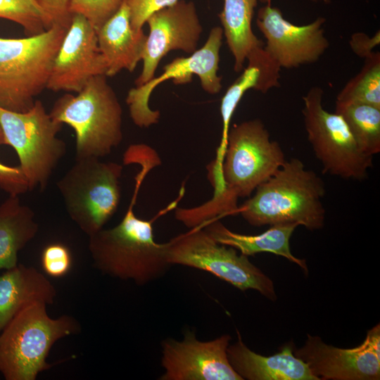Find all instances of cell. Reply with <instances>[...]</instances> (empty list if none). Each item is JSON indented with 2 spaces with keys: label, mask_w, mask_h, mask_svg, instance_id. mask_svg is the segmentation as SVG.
I'll return each mask as SVG.
<instances>
[{
  "label": "cell",
  "mask_w": 380,
  "mask_h": 380,
  "mask_svg": "<svg viewBox=\"0 0 380 380\" xmlns=\"http://www.w3.org/2000/svg\"><path fill=\"white\" fill-rule=\"evenodd\" d=\"M0 18L22 26L27 36L44 32L56 24L49 0H0Z\"/></svg>",
  "instance_id": "d4e9b609"
},
{
  "label": "cell",
  "mask_w": 380,
  "mask_h": 380,
  "mask_svg": "<svg viewBox=\"0 0 380 380\" xmlns=\"http://www.w3.org/2000/svg\"><path fill=\"white\" fill-rule=\"evenodd\" d=\"M146 23L149 32L141 59L142 70L134 82L136 87L155 77L160 61L170 51L181 50L190 55L195 52L203 32L194 3L184 0L154 13Z\"/></svg>",
  "instance_id": "9a60e30c"
},
{
  "label": "cell",
  "mask_w": 380,
  "mask_h": 380,
  "mask_svg": "<svg viewBox=\"0 0 380 380\" xmlns=\"http://www.w3.org/2000/svg\"><path fill=\"white\" fill-rule=\"evenodd\" d=\"M336 103H357L380 108V53L365 58L360 72L341 89Z\"/></svg>",
  "instance_id": "484cf974"
},
{
  "label": "cell",
  "mask_w": 380,
  "mask_h": 380,
  "mask_svg": "<svg viewBox=\"0 0 380 380\" xmlns=\"http://www.w3.org/2000/svg\"><path fill=\"white\" fill-rule=\"evenodd\" d=\"M68 27L55 24L23 38L0 37V108L25 112L46 89L53 59Z\"/></svg>",
  "instance_id": "8992f818"
},
{
  "label": "cell",
  "mask_w": 380,
  "mask_h": 380,
  "mask_svg": "<svg viewBox=\"0 0 380 380\" xmlns=\"http://www.w3.org/2000/svg\"><path fill=\"white\" fill-rule=\"evenodd\" d=\"M41 263L47 275L55 278L62 277L71 269L72 254L65 245L61 243H51L43 249Z\"/></svg>",
  "instance_id": "83f0119b"
},
{
  "label": "cell",
  "mask_w": 380,
  "mask_h": 380,
  "mask_svg": "<svg viewBox=\"0 0 380 380\" xmlns=\"http://www.w3.org/2000/svg\"><path fill=\"white\" fill-rule=\"evenodd\" d=\"M341 115L361 150L374 157L380 152V108L363 103H336Z\"/></svg>",
  "instance_id": "cb8c5ba5"
},
{
  "label": "cell",
  "mask_w": 380,
  "mask_h": 380,
  "mask_svg": "<svg viewBox=\"0 0 380 380\" xmlns=\"http://www.w3.org/2000/svg\"><path fill=\"white\" fill-rule=\"evenodd\" d=\"M305 344L293 354L303 361L318 380H379L380 379V324L369 329L362 343L353 348L325 343L307 334Z\"/></svg>",
  "instance_id": "7c38bea8"
},
{
  "label": "cell",
  "mask_w": 380,
  "mask_h": 380,
  "mask_svg": "<svg viewBox=\"0 0 380 380\" xmlns=\"http://www.w3.org/2000/svg\"><path fill=\"white\" fill-rule=\"evenodd\" d=\"M96 34L99 48L106 62L107 77H113L122 70H134L142 59L147 35L142 29L132 28L125 1Z\"/></svg>",
  "instance_id": "d6986e66"
},
{
  "label": "cell",
  "mask_w": 380,
  "mask_h": 380,
  "mask_svg": "<svg viewBox=\"0 0 380 380\" xmlns=\"http://www.w3.org/2000/svg\"><path fill=\"white\" fill-rule=\"evenodd\" d=\"M106 73L96 30L84 16L72 14L53 59L46 89L77 93L91 78Z\"/></svg>",
  "instance_id": "2e32d148"
},
{
  "label": "cell",
  "mask_w": 380,
  "mask_h": 380,
  "mask_svg": "<svg viewBox=\"0 0 380 380\" xmlns=\"http://www.w3.org/2000/svg\"><path fill=\"white\" fill-rule=\"evenodd\" d=\"M311 1L314 2H322L324 4H327L329 2V0H311Z\"/></svg>",
  "instance_id": "836d02e7"
},
{
  "label": "cell",
  "mask_w": 380,
  "mask_h": 380,
  "mask_svg": "<svg viewBox=\"0 0 380 380\" xmlns=\"http://www.w3.org/2000/svg\"><path fill=\"white\" fill-rule=\"evenodd\" d=\"M179 0H125L130 15V23L135 30H141L154 13L174 5Z\"/></svg>",
  "instance_id": "f1b7e54d"
},
{
  "label": "cell",
  "mask_w": 380,
  "mask_h": 380,
  "mask_svg": "<svg viewBox=\"0 0 380 380\" xmlns=\"http://www.w3.org/2000/svg\"><path fill=\"white\" fill-rule=\"evenodd\" d=\"M236 334L237 341L229 345L227 356L243 380H318L308 365L293 354V343L284 345L272 355L264 356L251 350L239 331Z\"/></svg>",
  "instance_id": "e0dca14e"
},
{
  "label": "cell",
  "mask_w": 380,
  "mask_h": 380,
  "mask_svg": "<svg viewBox=\"0 0 380 380\" xmlns=\"http://www.w3.org/2000/svg\"><path fill=\"white\" fill-rule=\"evenodd\" d=\"M379 44L380 32L379 30L372 37L364 32H355L349 41V45L353 53L362 58L369 57L374 52V48Z\"/></svg>",
  "instance_id": "4dcf8cb0"
},
{
  "label": "cell",
  "mask_w": 380,
  "mask_h": 380,
  "mask_svg": "<svg viewBox=\"0 0 380 380\" xmlns=\"http://www.w3.org/2000/svg\"><path fill=\"white\" fill-rule=\"evenodd\" d=\"M229 334L213 340L199 341L193 331H185L177 341L166 338L161 343L160 380H243L229 363Z\"/></svg>",
  "instance_id": "4fadbf2b"
},
{
  "label": "cell",
  "mask_w": 380,
  "mask_h": 380,
  "mask_svg": "<svg viewBox=\"0 0 380 380\" xmlns=\"http://www.w3.org/2000/svg\"><path fill=\"white\" fill-rule=\"evenodd\" d=\"M46 304L33 302L0 332V373L6 380H35L53 365L46 360L54 343L81 330L72 316L51 318Z\"/></svg>",
  "instance_id": "5b68a950"
},
{
  "label": "cell",
  "mask_w": 380,
  "mask_h": 380,
  "mask_svg": "<svg viewBox=\"0 0 380 380\" xmlns=\"http://www.w3.org/2000/svg\"><path fill=\"white\" fill-rule=\"evenodd\" d=\"M39 226L34 211L18 195L0 205V270L18 265V253L37 235Z\"/></svg>",
  "instance_id": "603a6c76"
},
{
  "label": "cell",
  "mask_w": 380,
  "mask_h": 380,
  "mask_svg": "<svg viewBox=\"0 0 380 380\" xmlns=\"http://www.w3.org/2000/svg\"><path fill=\"white\" fill-rule=\"evenodd\" d=\"M0 125L6 145L18 155L30 191L36 186L45 189L66 153L65 143L57 137L63 124L53 120L43 103L36 100L25 112L0 108Z\"/></svg>",
  "instance_id": "ba28073f"
},
{
  "label": "cell",
  "mask_w": 380,
  "mask_h": 380,
  "mask_svg": "<svg viewBox=\"0 0 380 380\" xmlns=\"http://www.w3.org/2000/svg\"><path fill=\"white\" fill-rule=\"evenodd\" d=\"M218 243L232 247L246 256L271 253L285 258L308 272L305 260L294 256L290 249V239L298 227L296 224H277L257 235H246L227 228L219 219L201 226Z\"/></svg>",
  "instance_id": "44dd1931"
},
{
  "label": "cell",
  "mask_w": 380,
  "mask_h": 380,
  "mask_svg": "<svg viewBox=\"0 0 380 380\" xmlns=\"http://www.w3.org/2000/svg\"><path fill=\"white\" fill-rule=\"evenodd\" d=\"M134 163L141 169L136 175L134 192L122 219L115 227L99 230L89 236V251L95 268L104 274L145 285L163 277L171 266L165 243L154 240L153 220L134 213L138 194L148 173L160 165L151 153L138 155Z\"/></svg>",
  "instance_id": "7a4b0ae2"
},
{
  "label": "cell",
  "mask_w": 380,
  "mask_h": 380,
  "mask_svg": "<svg viewBox=\"0 0 380 380\" xmlns=\"http://www.w3.org/2000/svg\"><path fill=\"white\" fill-rule=\"evenodd\" d=\"M319 17L307 25H296L286 20L271 4L258 11L256 25L266 39L265 51L281 68H298L317 61L329 46Z\"/></svg>",
  "instance_id": "5bb4252c"
},
{
  "label": "cell",
  "mask_w": 380,
  "mask_h": 380,
  "mask_svg": "<svg viewBox=\"0 0 380 380\" xmlns=\"http://www.w3.org/2000/svg\"><path fill=\"white\" fill-rule=\"evenodd\" d=\"M1 145H6V143H5L4 132H3L1 126L0 125V146Z\"/></svg>",
  "instance_id": "d6a6232c"
},
{
  "label": "cell",
  "mask_w": 380,
  "mask_h": 380,
  "mask_svg": "<svg viewBox=\"0 0 380 380\" xmlns=\"http://www.w3.org/2000/svg\"><path fill=\"white\" fill-rule=\"evenodd\" d=\"M272 0H224L223 8L218 14L223 35L232 53L236 72L244 68L248 57L264 46L252 29L254 10L258 2L271 4Z\"/></svg>",
  "instance_id": "7402d4cb"
},
{
  "label": "cell",
  "mask_w": 380,
  "mask_h": 380,
  "mask_svg": "<svg viewBox=\"0 0 380 380\" xmlns=\"http://www.w3.org/2000/svg\"><path fill=\"white\" fill-rule=\"evenodd\" d=\"M170 265H179L210 272L242 291L253 289L277 300L272 279L248 256L217 242L202 227L179 234L165 243Z\"/></svg>",
  "instance_id": "9c48e42d"
},
{
  "label": "cell",
  "mask_w": 380,
  "mask_h": 380,
  "mask_svg": "<svg viewBox=\"0 0 380 380\" xmlns=\"http://www.w3.org/2000/svg\"><path fill=\"white\" fill-rule=\"evenodd\" d=\"M58 8L64 13H69L68 4L69 0H55Z\"/></svg>",
  "instance_id": "1f68e13d"
},
{
  "label": "cell",
  "mask_w": 380,
  "mask_h": 380,
  "mask_svg": "<svg viewBox=\"0 0 380 380\" xmlns=\"http://www.w3.org/2000/svg\"><path fill=\"white\" fill-rule=\"evenodd\" d=\"M247 61V67L243 68L241 76L229 87L221 101V141L215 160L208 166V172L213 175H218L220 172L227 146L230 122L244 94L251 89L265 94L280 85L281 68L265 50L251 56Z\"/></svg>",
  "instance_id": "ac0fdd59"
},
{
  "label": "cell",
  "mask_w": 380,
  "mask_h": 380,
  "mask_svg": "<svg viewBox=\"0 0 380 380\" xmlns=\"http://www.w3.org/2000/svg\"><path fill=\"white\" fill-rule=\"evenodd\" d=\"M254 191L237 210L252 226L296 224L314 231L324 224V182L299 158L286 160Z\"/></svg>",
  "instance_id": "3957f363"
},
{
  "label": "cell",
  "mask_w": 380,
  "mask_h": 380,
  "mask_svg": "<svg viewBox=\"0 0 380 380\" xmlns=\"http://www.w3.org/2000/svg\"><path fill=\"white\" fill-rule=\"evenodd\" d=\"M123 167L98 158L75 159L56 185L70 219L88 236L102 229L116 212Z\"/></svg>",
  "instance_id": "52a82bcc"
},
{
  "label": "cell",
  "mask_w": 380,
  "mask_h": 380,
  "mask_svg": "<svg viewBox=\"0 0 380 380\" xmlns=\"http://www.w3.org/2000/svg\"><path fill=\"white\" fill-rule=\"evenodd\" d=\"M125 0H69L71 15L84 16L97 32L120 8Z\"/></svg>",
  "instance_id": "4316f807"
},
{
  "label": "cell",
  "mask_w": 380,
  "mask_h": 380,
  "mask_svg": "<svg viewBox=\"0 0 380 380\" xmlns=\"http://www.w3.org/2000/svg\"><path fill=\"white\" fill-rule=\"evenodd\" d=\"M223 38L222 27L211 29L205 44L188 57H179L165 65L163 72L146 84L132 88L126 103L130 117L139 127L147 128L158 122L160 112L148 105L153 90L160 83L172 80L175 84L191 82L194 75L200 80L203 89L210 94H217L222 89V77L217 75L220 51Z\"/></svg>",
  "instance_id": "8fae6325"
},
{
  "label": "cell",
  "mask_w": 380,
  "mask_h": 380,
  "mask_svg": "<svg viewBox=\"0 0 380 380\" xmlns=\"http://www.w3.org/2000/svg\"><path fill=\"white\" fill-rule=\"evenodd\" d=\"M284 152L260 119L234 125L229 129L227 146L220 172L210 183L214 188L210 201L187 210L194 225L237 214L239 198L250 197L286 161Z\"/></svg>",
  "instance_id": "6da1fadb"
},
{
  "label": "cell",
  "mask_w": 380,
  "mask_h": 380,
  "mask_svg": "<svg viewBox=\"0 0 380 380\" xmlns=\"http://www.w3.org/2000/svg\"><path fill=\"white\" fill-rule=\"evenodd\" d=\"M323 96L322 87H311L303 96L302 114L308 140L324 174L366 179L374 157L361 150L341 115L324 108Z\"/></svg>",
  "instance_id": "30bf717a"
},
{
  "label": "cell",
  "mask_w": 380,
  "mask_h": 380,
  "mask_svg": "<svg viewBox=\"0 0 380 380\" xmlns=\"http://www.w3.org/2000/svg\"><path fill=\"white\" fill-rule=\"evenodd\" d=\"M54 286L33 267L18 264L0 274V332L26 305L41 301L53 303Z\"/></svg>",
  "instance_id": "ffe728a7"
},
{
  "label": "cell",
  "mask_w": 380,
  "mask_h": 380,
  "mask_svg": "<svg viewBox=\"0 0 380 380\" xmlns=\"http://www.w3.org/2000/svg\"><path fill=\"white\" fill-rule=\"evenodd\" d=\"M75 134V159L103 158L122 141V108L105 75L91 78L76 95L65 94L50 113Z\"/></svg>",
  "instance_id": "277c9868"
},
{
  "label": "cell",
  "mask_w": 380,
  "mask_h": 380,
  "mask_svg": "<svg viewBox=\"0 0 380 380\" xmlns=\"http://www.w3.org/2000/svg\"><path fill=\"white\" fill-rule=\"evenodd\" d=\"M0 188L9 195L20 196L30 191L28 182L20 167H11L0 162Z\"/></svg>",
  "instance_id": "f546056e"
}]
</instances>
